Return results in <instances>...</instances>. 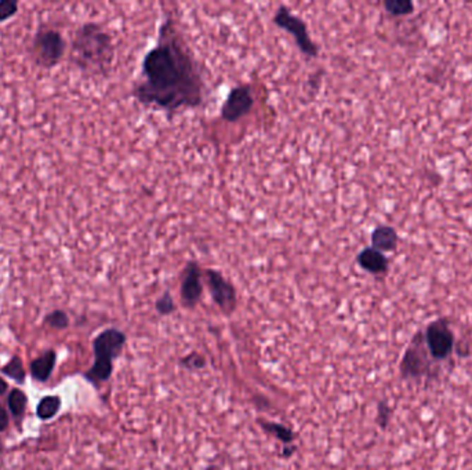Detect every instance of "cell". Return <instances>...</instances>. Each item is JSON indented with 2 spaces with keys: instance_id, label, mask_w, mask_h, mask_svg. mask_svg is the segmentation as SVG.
I'll list each match as a JSON object with an SVG mask.
<instances>
[{
  "instance_id": "obj_23",
  "label": "cell",
  "mask_w": 472,
  "mask_h": 470,
  "mask_svg": "<svg viewBox=\"0 0 472 470\" xmlns=\"http://www.w3.org/2000/svg\"><path fill=\"white\" fill-rule=\"evenodd\" d=\"M183 364L188 369H202L205 366V360L199 354H190L183 360Z\"/></svg>"
},
{
  "instance_id": "obj_12",
  "label": "cell",
  "mask_w": 472,
  "mask_h": 470,
  "mask_svg": "<svg viewBox=\"0 0 472 470\" xmlns=\"http://www.w3.org/2000/svg\"><path fill=\"white\" fill-rule=\"evenodd\" d=\"M370 240H372V247L384 254V252H392L397 250L399 236L392 226L380 225L372 232Z\"/></svg>"
},
{
  "instance_id": "obj_18",
  "label": "cell",
  "mask_w": 472,
  "mask_h": 470,
  "mask_svg": "<svg viewBox=\"0 0 472 470\" xmlns=\"http://www.w3.org/2000/svg\"><path fill=\"white\" fill-rule=\"evenodd\" d=\"M1 373L6 374L10 378H13L14 381L17 382H23L25 379V370H24V366H23V361L20 357H13L3 369H1Z\"/></svg>"
},
{
  "instance_id": "obj_25",
  "label": "cell",
  "mask_w": 472,
  "mask_h": 470,
  "mask_svg": "<svg viewBox=\"0 0 472 470\" xmlns=\"http://www.w3.org/2000/svg\"><path fill=\"white\" fill-rule=\"evenodd\" d=\"M6 389H7V383L0 378V395H3L6 392Z\"/></svg>"
},
{
  "instance_id": "obj_10",
  "label": "cell",
  "mask_w": 472,
  "mask_h": 470,
  "mask_svg": "<svg viewBox=\"0 0 472 470\" xmlns=\"http://www.w3.org/2000/svg\"><path fill=\"white\" fill-rule=\"evenodd\" d=\"M181 301L187 308H193L202 295V271L196 262H188L181 278Z\"/></svg>"
},
{
  "instance_id": "obj_2",
  "label": "cell",
  "mask_w": 472,
  "mask_h": 470,
  "mask_svg": "<svg viewBox=\"0 0 472 470\" xmlns=\"http://www.w3.org/2000/svg\"><path fill=\"white\" fill-rule=\"evenodd\" d=\"M73 54L83 68L104 72L114 60L111 36L97 24H87L76 33Z\"/></svg>"
},
{
  "instance_id": "obj_16",
  "label": "cell",
  "mask_w": 472,
  "mask_h": 470,
  "mask_svg": "<svg viewBox=\"0 0 472 470\" xmlns=\"http://www.w3.org/2000/svg\"><path fill=\"white\" fill-rule=\"evenodd\" d=\"M8 407L11 414L18 418L24 414L25 408H27V396L23 390L20 389H13L10 396H8Z\"/></svg>"
},
{
  "instance_id": "obj_13",
  "label": "cell",
  "mask_w": 472,
  "mask_h": 470,
  "mask_svg": "<svg viewBox=\"0 0 472 470\" xmlns=\"http://www.w3.org/2000/svg\"><path fill=\"white\" fill-rule=\"evenodd\" d=\"M56 364V352L47 350L44 354L37 357L31 363V374L36 381L44 382L47 381L54 369Z\"/></svg>"
},
{
  "instance_id": "obj_17",
  "label": "cell",
  "mask_w": 472,
  "mask_h": 470,
  "mask_svg": "<svg viewBox=\"0 0 472 470\" xmlns=\"http://www.w3.org/2000/svg\"><path fill=\"white\" fill-rule=\"evenodd\" d=\"M262 429L271 435H275V438L281 440L284 444H290L293 440H294V435L290 429H287L284 425H279V423H272V422H264V421H260Z\"/></svg>"
},
{
  "instance_id": "obj_22",
  "label": "cell",
  "mask_w": 472,
  "mask_h": 470,
  "mask_svg": "<svg viewBox=\"0 0 472 470\" xmlns=\"http://www.w3.org/2000/svg\"><path fill=\"white\" fill-rule=\"evenodd\" d=\"M18 4L16 1H10V0H4L0 1V21H4L7 18H10L11 16L16 14Z\"/></svg>"
},
{
  "instance_id": "obj_20",
  "label": "cell",
  "mask_w": 472,
  "mask_h": 470,
  "mask_svg": "<svg viewBox=\"0 0 472 470\" xmlns=\"http://www.w3.org/2000/svg\"><path fill=\"white\" fill-rule=\"evenodd\" d=\"M377 423L381 429H387L391 419V408L385 402H380L377 406Z\"/></svg>"
},
{
  "instance_id": "obj_24",
  "label": "cell",
  "mask_w": 472,
  "mask_h": 470,
  "mask_svg": "<svg viewBox=\"0 0 472 470\" xmlns=\"http://www.w3.org/2000/svg\"><path fill=\"white\" fill-rule=\"evenodd\" d=\"M8 425V416L7 412L4 411V408L0 406V432H3Z\"/></svg>"
},
{
  "instance_id": "obj_15",
  "label": "cell",
  "mask_w": 472,
  "mask_h": 470,
  "mask_svg": "<svg viewBox=\"0 0 472 470\" xmlns=\"http://www.w3.org/2000/svg\"><path fill=\"white\" fill-rule=\"evenodd\" d=\"M61 407V400L57 396H47L40 400L36 414L40 419H52Z\"/></svg>"
},
{
  "instance_id": "obj_3",
  "label": "cell",
  "mask_w": 472,
  "mask_h": 470,
  "mask_svg": "<svg viewBox=\"0 0 472 470\" xmlns=\"http://www.w3.org/2000/svg\"><path fill=\"white\" fill-rule=\"evenodd\" d=\"M125 342L126 335L116 328H108L95 337L93 342L95 364L86 374V378L92 383L97 385L109 379L112 374L114 359L119 356Z\"/></svg>"
},
{
  "instance_id": "obj_11",
  "label": "cell",
  "mask_w": 472,
  "mask_h": 470,
  "mask_svg": "<svg viewBox=\"0 0 472 470\" xmlns=\"http://www.w3.org/2000/svg\"><path fill=\"white\" fill-rule=\"evenodd\" d=\"M358 265L372 273V275H384L388 272L389 268V261L388 258L381 252L373 247H366L358 254Z\"/></svg>"
},
{
  "instance_id": "obj_5",
  "label": "cell",
  "mask_w": 472,
  "mask_h": 470,
  "mask_svg": "<svg viewBox=\"0 0 472 470\" xmlns=\"http://www.w3.org/2000/svg\"><path fill=\"white\" fill-rule=\"evenodd\" d=\"M423 334L427 350L434 361H442L452 356L456 340L453 331L449 327L447 319L440 317L431 321Z\"/></svg>"
},
{
  "instance_id": "obj_4",
  "label": "cell",
  "mask_w": 472,
  "mask_h": 470,
  "mask_svg": "<svg viewBox=\"0 0 472 470\" xmlns=\"http://www.w3.org/2000/svg\"><path fill=\"white\" fill-rule=\"evenodd\" d=\"M430 353L427 350L424 334L421 331L416 333L409 346L406 347L404 357L399 364L401 376L404 379H421L424 376H435L432 370V361L430 360Z\"/></svg>"
},
{
  "instance_id": "obj_8",
  "label": "cell",
  "mask_w": 472,
  "mask_h": 470,
  "mask_svg": "<svg viewBox=\"0 0 472 470\" xmlns=\"http://www.w3.org/2000/svg\"><path fill=\"white\" fill-rule=\"evenodd\" d=\"M206 280L213 301L221 311L225 314H232L236 308V291L234 285L214 269H206Z\"/></svg>"
},
{
  "instance_id": "obj_9",
  "label": "cell",
  "mask_w": 472,
  "mask_h": 470,
  "mask_svg": "<svg viewBox=\"0 0 472 470\" xmlns=\"http://www.w3.org/2000/svg\"><path fill=\"white\" fill-rule=\"evenodd\" d=\"M35 50L39 63H43L44 66H52L59 63V60L63 57L65 43L60 33L43 32L36 37Z\"/></svg>"
},
{
  "instance_id": "obj_21",
  "label": "cell",
  "mask_w": 472,
  "mask_h": 470,
  "mask_svg": "<svg viewBox=\"0 0 472 470\" xmlns=\"http://www.w3.org/2000/svg\"><path fill=\"white\" fill-rule=\"evenodd\" d=\"M46 321H47L52 327L59 328V330H63V328H65V327L68 326V323H69L68 316L63 314V312H61V311H57V312H53V314H49L47 319H46Z\"/></svg>"
},
{
  "instance_id": "obj_19",
  "label": "cell",
  "mask_w": 472,
  "mask_h": 470,
  "mask_svg": "<svg viewBox=\"0 0 472 470\" xmlns=\"http://www.w3.org/2000/svg\"><path fill=\"white\" fill-rule=\"evenodd\" d=\"M174 308V301L169 292H164L157 301V311L160 314H170Z\"/></svg>"
},
{
  "instance_id": "obj_6",
  "label": "cell",
  "mask_w": 472,
  "mask_h": 470,
  "mask_svg": "<svg viewBox=\"0 0 472 470\" xmlns=\"http://www.w3.org/2000/svg\"><path fill=\"white\" fill-rule=\"evenodd\" d=\"M274 23L281 30L289 32L298 46L300 51L304 53L307 57L314 58L317 56V46L315 44L308 33L307 25L303 20L296 17L290 13V10L286 6H281L274 17Z\"/></svg>"
},
{
  "instance_id": "obj_14",
  "label": "cell",
  "mask_w": 472,
  "mask_h": 470,
  "mask_svg": "<svg viewBox=\"0 0 472 470\" xmlns=\"http://www.w3.org/2000/svg\"><path fill=\"white\" fill-rule=\"evenodd\" d=\"M384 8L392 17H405L413 14L414 3L411 0H385Z\"/></svg>"
},
{
  "instance_id": "obj_26",
  "label": "cell",
  "mask_w": 472,
  "mask_h": 470,
  "mask_svg": "<svg viewBox=\"0 0 472 470\" xmlns=\"http://www.w3.org/2000/svg\"><path fill=\"white\" fill-rule=\"evenodd\" d=\"M0 452H1V445H0Z\"/></svg>"
},
{
  "instance_id": "obj_1",
  "label": "cell",
  "mask_w": 472,
  "mask_h": 470,
  "mask_svg": "<svg viewBox=\"0 0 472 470\" xmlns=\"http://www.w3.org/2000/svg\"><path fill=\"white\" fill-rule=\"evenodd\" d=\"M160 40L143 61V82L134 95L144 105L166 111L196 108L203 99V80L198 65L176 35L173 25L160 28Z\"/></svg>"
},
{
  "instance_id": "obj_7",
  "label": "cell",
  "mask_w": 472,
  "mask_h": 470,
  "mask_svg": "<svg viewBox=\"0 0 472 470\" xmlns=\"http://www.w3.org/2000/svg\"><path fill=\"white\" fill-rule=\"evenodd\" d=\"M254 98L249 86H238L231 90L221 108V118L226 122H236L253 109Z\"/></svg>"
}]
</instances>
